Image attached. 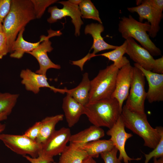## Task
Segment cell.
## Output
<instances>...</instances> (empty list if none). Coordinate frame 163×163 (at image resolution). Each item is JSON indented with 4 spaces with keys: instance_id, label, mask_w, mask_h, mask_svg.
Returning <instances> with one entry per match:
<instances>
[{
    "instance_id": "1",
    "label": "cell",
    "mask_w": 163,
    "mask_h": 163,
    "mask_svg": "<svg viewBox=\"0 0 163 163\" xmlns=\"http://www.w3.org/2000/svg\"><path fill=\"white\" fill-rule=\"evenodd\" d=\"M36 19L30 0H11L9 11L3 22V30L9 53L20 31Z\"/></svg>"
},
{
    "instance_id": "2",
    "label": "cell",
    "mask_w": 163,
    "mask_h": 163,
    "mask_svg": "<svg viewBox=\"0 0 163 163\" xmlns=\"http://www.w3.org/2000/svg\"><path fill=\"white\" fill-rule=\"evenodd\" d=\"M120 117L125 127L143 139L145 146L152 149L156 146L160 140L161 133L163 132L162 127L153 128L149 123L145 113L131 111L125 105L122 107Z\"/></svg>"
},
{
    "instance_id": "3",
    "label": "cell",
    "mask_w": 163,
    "mask_h": 163,
    "mask_svg": "<svg viewBox=\"0 0 163 163\" xmlns=\"http://www.w3.org/2000/svg\"><path fill=\"white\" fill-rule=\"evenodd\" d=\"M121 112L118 101L111 98L89 102L84 106L83 114L93 125L109 129L116 123Z\"/></svg>"
},
{
    "instance_id": "4",
    "label": "cell",
    "mask_w": 163,
    "mask_h": 163,
    "mask_svg": "<svg viewBox=\"0 0 163 163\" xmlns=\"http://www.w3.org/2000/svg\"><path fill=\"white\" fill-rule=\"evenodd\" d=\"M150 29V24L148 22H141L130 15L128 17L121 18L118 24V31L123 38L126 40L131 37L135 39L152 56L161 55V50L152 41L147 33Z\"/></svg>"
},
{
    "instance_id": "5",
    "label": "cell",
    "mask_w": 163,
    "mask_h": 163,
    "mask_svg": "<svg viewBox=\"0 0 163 163\" xmlns=\"http://www.w3.org/2000/svg\"><path fill=\"white\" fill-rule=\"evenodd\" d=\"M119 69L113 63L99 71L91 81L89 102L111 98Z\"/></svg>"
},
{
    "instance_id": "6",
    "label": "cell",
    "mask_w": 163,
    "mask_h": 163,
    "mask_svg": "<svg viewBox=\"0 0 163 163\" xmlns=\"http://www.w3.org/2000/svg\"><path fill=\"white\" fill-rule=\"evenodd\" d=\"M136 6L128 8L129 12H136L139 15L141 22L146 19L150 25L149 35L154 38L157 35L160 27L159 24L162 18L163 0H139Z\"/></svg>"
},
{
    "instance_id": "7",
    "label": "cell",
    "mask_w": 163,
    "mask_h": 163,
    "mask_svg": "<svg viewBox=\"0 0 163 163\" xmlns=\"http://www.w3.org/2000/svg\"><path fill=\"white\" fill-rule=\"evenodd\" d=\"M145 78L141 71L136 67L133 66L130 92L125 105L131 111L145 113V102L147 94L145 89Z\"/></svg>"
},
{
    "instance_id": "8",
    "label": "cell",
    "mask_w": 163,
    "mask_h": 163,
    "mask_svg": "<svg viewBox=\"0 0 163 163\" xmlns=\"http://www.w3.org/2000/svg\"><path fill=\"white\" fill-rule=\"evenodd\" d=\"M0 140L7 148L23 156L28 154L32 158H37L42 149L41 144L24 134L17 135L1 133Z\"/></svg>"
},
{
    "instance_id": "9",
    "label": "cell",
    "mask_w": 163,
    "mask_h": 163,
    "mask_svg": "<svg viewBox=\"0 0 163 163\" xmlns=\"http://www.w3.org/2000/svg\"><path fill=\"white\" fill-rule=\"evenodd\" d=\"M58 3L63 5V8H59L56 6L49 7L48 11L50 16L47 19V22L50 24L53 23L64 17H70L75 27V34L76 36H79L80 28L83 22L81 19L78 5L72 3L69 0L60 1Z\"/></svg>"
},
{
    "instance_id": "10",
    "label": "cell",
    "mask_w": 163,
    "mask_h": 163,
    "mask_svg": "<svg viewBox=\"0 0 163 163\" xmlns=\"http://www.w3.org/2000/svg\"><path fill=\"white\" fill-rule=\"evenodd\" d=\"M47 37L40 45L33 50L27 53L32 55L37 60L39 68L35 72L37 74L46 75V72L49 69L53 68L59 69L60 65L55 64L49 58L47 53L50 52L53 49L51 46V42L49 39L50 37L59 36L62 34L60 31H54L50 29L48 31Z\"/></svg>"
},
{
    "instance_id": "11",
    "label": "cell",
    "mask_w": 163,
    "mask_h": 163,
    "mask_svg": "<svg viewBox=\"0 0 163 163\" xmlns=\"http://www.w3.org/2000/svg\"><path fill=\"white\" fill-rule=\"evenodd\" d=\"M104 30V27L101 23H92L86 25L84 30L85 34H90L93 38V43L90 50L93 49L92 53H88L85 56L76 61L75 64L80 69L83 68L85 63L91 58L94 57L98 52L105 50H114L118 46L110 44L104 41L101 34Z\"/></svg>"
},
{
    "instance_id": "12",
    "label": "cell",
    "mask_w": 163,
    "mask_h": 163,
    "mask_svg": "<svg viewBox=\"0 0 163 163\" xmlns=\"http://www.w3.org/2000/svg\"><path fill=\"white\" fill-rule=\"evenodd\" d=\"M125 126L120 115L113 126L107 131V135L110 136V140L119 152L118 158L123 160L124 163H129L132 160L139 161L141 158H132L127 154L125 149L126 142L133 136V135L127 133L125 130Z\"/></svg>"
},
{
    "instance_id": "13",
    "label": "cell",
    "mask_w": 163,
    "mask_h": 163,
    "mask_svg": "<svg viewBox=\"0 0 163 163\" xmlns=\"http://www.w3.org/2000/svg\"><path fill=\"white\" fill-rule=\"evenodd\" d=\"M71 135L69 128L63 127L55 130L42 144V149L40 154L51 158L61 154L67 146Z\"/></svg>"
},
{
    "instance_id": "14",
    "label": "cell",
    "mask_w": 163,
    "mask_h": 163,
    "mask_svg": "<svg viewBox=\"0 0 163 163\" xmlns=\"http://www.w3.org/2000/svg\"><path fill=\"white\" fill-rule=\"evenodd\" d=\"M133 67L129 63L119 69L117 75L115 88L111 98L115 99L118 101L121 111L123 102L127 99L129 94Z\"/></svg>"
},
{
    "instance_id": "15",
    "label": "cell",
    "mask_w": 163,
    "mask_h": 163,
    "mask_svg": "<svg viewBox=\"0 0 163 163\" xmlns=\"http://www.w3.org/2000/svg\"><path fill=\"white\" fill-rule=\"evenodd\" d=\"M20 77L22 79L21 83L24 86L26 90L35 94H38L40 88L43 87L49 88L55 93H66V88L61 89L51 86L47 81L46 76L37 74L29 69L22 70Z\"/></svg>"
},
{
    "instance_id": "16",
    "label": "cell",
    "mask_w": 163,
    "mask_h": 163,
    "mask_svg": "<svg viewBox=\"0 0 163 163\" xmlns=\"http://www.w3.org/2000/svg\"><path fill=\"white\" fill-rule=\"evenodd\" d=\"M127 41L125 53L130 58L144 69L152 71L155 59L147 50L138 44L134 40L129 37Z\"/></svg>"
},
{
    "instance_id": "17",
    "label": "cell",
    "mask_w": 163,
    "mask_h": 163,
    "mask_svg": "<svg viewBox=\"0 0 163 163\" xmlns=\"http://www.w3.org/2000/svg\"><path fill=\"white\" fill-rule=\"evenodd\" d=\"M134 66L139 69L148 81L149 89L146 92V98L149 103L163 101V74L154 73L146 70L138 64L134 63Z\"/></svg>"
},
{
    "instance_id": "18",
    "label": "cell",
    "mask_w": 163,
    "mask_h": 163,
    "mask_svg": "<svg viewBox=\"0 0 163 163\" xmlns=\"http://www.w3.org/2000/svg\"><path fill=\"white\" fill-rule=\"evenodd\" d=\"M63 98L62 109L69 127H72L78 121L83 114L84 106L78 103L69 94L66 93Z\"/></svg>"
},
{
    "instance_id": "19",
    "label": "cell",
    "mask_w": 163,
    "mask_h": 163,
    "mask_svg": "<svg viewBox=\"0 0 163 163\" xmlns=\"http://www.w3.org/2000/svg\"><path fill=\"white\" fill-rule=\"evenodd\" d=\"M104 135V130L102 128L93 125L76 134L71 135L69 142L80 147L88 142L100 139Z\"/></svg>"
},
{
    "instance_id": "20",
    "label": "cell",
    "mask_w": 163,
    "mask_h": 163,
    "mask_svg": "<svg viewBox=\"0 0 163 163\" xmlns=\"http://www.w3.org/2000/svg\"><path fill=\"white\" fill-rule=\"evenodd\" d=\"M25 28H22L19 32L17 38L13 43L11 49V53L10 56L11 58L20 59L25 53L31 51L37 48L47 37V36L42 35L39 41L31 43L25 40L23 34Z\"/></svg>"
},
{
    "instance_id": "21",
    "label": "cell",
    "mask_w": 163,
    "mask_h": 163,
    "mask_svg": "<svg viewBox=\"0 0 163 163\" xmlns=\"http://www.w3.org/2000/svg\"><path fill=\"white\" fill-rule=\"evenodd\" d=\"M90 82L87 72L83 75L82 81L74 88L68 89L66 88V93L69 94L75 101L84 106L89 102V93Z\"/></svg>"
},
{
    "instance_id": "22",
    "label": "cell",
    "mask_w": 163,
    "mask_h": 163,
    "mask_svg": "<svg viewBox=\"0 0 163 163\" xmlns=\"http://www.w3.org/2000/svg\"><path fill=\"white\" fill-rule=\"evenodd\" d=\"M63 117V114H59L47 117L42 120L39 134L36 142L41 145L44 143L55 131L56 125L62 121Z\"/></svg>"
},
{
    "instance_id": "23",
    "label": "cell",
    "mask_w": 163,
    "mask_h": 163,
    "mask_svg": "<svg viewBox=\"0 0 163 163\" xmlns=\"http://www.w3.org/2000/svg\"><path fill=\"white\" fill-rule=\"evenodd\" d=\"M88 156L80 147L69 143L61 154L58 163H82Z\"/></svg>"
},
{
    "instance_id": "24",
    "label": "cell",
    "mask_w": 163,
    "mask_h": 163,
    "mask_svg": "<svg viewBox=\"0 0 163 163\" xmlns=\"http://www.w3.org/2000/svg\"><path fill=\"white\" fill-rule=\"evenodd\" d=\"M114 146L110 140L98 139L85 144L80 148L88 156L93 158L98 157L101 153L112 149Z\"/></svg>"
},
{
    "instance_id": "25",
    "label": "cell",
    "mask_w": 163,
    "mask_h": 163,
    "mask_svg": "<svg viewBox=\"0 0 163 163\" xmlns=\"http://www.w3.org/2000/svg\"><path fill=\"white\" fill-rule=\"evenodd\" d=\"M127 41L126 40L121 46H118L113 50L104 53L95 55L94 57L102 56L106 57L113 62V64L118 69H120L129 63V61L123 56L125 53L127 46Z\"/></svg>"
},
{
    "instance_id": "26",
    "label": "cell",
    "mask_w": 163,
    "mask_h": 163,
    "mask_svg": "<svg viewBox=\"0 0 163 163\" xmlns=\"http://www.w3.org/2000/svg\"><path fill=\"white\" fill-rule=\"evenodd\" d=\"M81 18L92 19L102 24L100 18L98 11L90 0H82L78 5Z\"/></svg>"
},
{
    "instance_id": "27",
    "label": "cell",
    "mask_w": 163,
    "mask_h": 163,
    "mask_svg": "<svg viewBox=\"0 0 163 163\" xmlns=\"http://www.w3.org/2000/svg\"><path fill=\"white\" fill-rule=\"evenodd\" d=\"M19 96L18 94L0 92V114L6 113L9 115L16 104Z\"/></svg>"
},
{
    "instance_id": "28",
    "label": "cell",
    "mask_w": 163,
    "mask_h": 163,
    "mask_svg": "<svg viewBox=\"0 0 163 163\" xmlns=\"http://www.w3.org/2000/svg\"><path fill=\"white\" fill-rule=\"evenodd\" d=\"M33 6L36 18L40 19L44 14L46 8L57 2V0H30Z\"/></svg>"
},
{
    "instance_id": "29",
    "label": "cell",
    "mask_w": 163,
    "mask_h": 163,
    "mask_svg": "<svg viewBox=\"0 0 163 163\" xmlns=\"http://www.w3.org/2000/svg\"><path fill=\"white\" fill-rule=\"evenodd\" d=\"M144 163H148L152 158H156L163 157V132L161 133L160 140L156 146L148 154H144Z\"/></svg>"
},
{
    "instance_id": "30",
    "label": "cell",
    "mask_w": 163,
    "mask_h": 163,
    "mask_svg": "<svg viewBox=\"0 0 163 163\" xmlns=\"http://www.w3.org/2000/svg\"><path fill=\"white\" fill-rule=\"evenodd\" d=\"M118 150L114 147L112 149L100 154L104 163H122L121 161L117 157Z\"/></svg>"
},
{
    "instance_id": "31",
    "label": "cell",
    "mask_w": 163,
    "mask_h": 163,
    "mask_svg": "<svg viewBox=\"0 0 163 163\" xmlns=\"http://www.w3.org/2000/svg\"><path fill=\"white\" fill-rule=\"evenodd\" d=\"M41 126L40 121L36 122L25 131L24 135L31 140L35 141L38 137Z\"/></svg>"
},
{
    "instance_id": "32",
    "label": "cell",
    "mask_w": 163,
    "mask_h": 163,
    "mask_svg": "<svg viewBox=\"0 0 163 163\" xmlns=\"http://www.w3.org/2000/svg\"><path fill=\"white\" fill-rule=\"evenodd\" d=\"M11 0H0V23H2L9 13Z\"/></svg>"
},
{
    "instance_id": "33",
    "label": "cell",
    "mask_w": 163,
    "mask_h": 163,
    "mask_svg": "<svg viewBox=\"0 0 163 163\" xmlns=\"http://www.w3.org/2000/svg\"><path fill=\"white\" fill-rule=\"evenodd\" d=\"M30 163H49L54 161L53 158L49 157L40 154L38 157L33 158L28 155L23 156Z\"/></svg>"
},
{
    "instance_id": "34",
    "label": "cell",
    "mask_w": 163,
    "mask_h": 163,
    "mask_svg": "<svg viewBox=\"0 0 163 163\" xmlns=\"http://www.w3.org/2000/svg\"><path fill=\"white\" fill-rule=\"evenodd\" d=\"M9 53L6 43V39L3 32L0 33V59Z\"/></svg>"
},
{
    "instance_id": "35",
    "label": "cell",
    "mask_w": 163,
    "mask_h": 163,
    "mask_svg": "<svg viewBox=\"0 0 163 163\" xmlns=\"http://www.w3.org/2000/svg\"><path fill=\"white\" fill-rule=\"evenodd\" d=\"M152 72L158 74H163V57L155 59Z\"/></svg>"
},
{
    "instance_id": "36",
    "label": "cell",
    "mask_w": 163,
    "mask_h": 163,
    "mask_svg": "<svg viewBox=\"0 0 163 163\" xmlns=\"http://www.w3.org/2000/svg\"><path fill=\"white\" fill-rule=\"evenodd\" d=\"M82 163H97L94 158L88 156L82 162Z\"/></svg>"
},
{
    "instance_id": "37",
    "label": "cell",
    "mask_w": 163,
    "mask_h": 163,
    "mask_svg": "<svg viewBox=\"0 0 163 163\" xmlns=\"http://www.w3.org/2000/svg\"><path fill=\"white\" fill-rule=\"evenodd\" d=\"M8 115L6 113L0 114V122L7 119Z\"/></svg>"
},
{
    "instance_id": "38",
    "label": "cell",
    "mask_w": 163,
    "mask_h": 163,
    "mask_svg": "<svg viewBox=\"0 0 163 163\" xmlns=\"http://www.w3.org/2000/svg\"><path fill=\"white\" fill-rule=\"evenodd\" d=\"M154 163H163V157L157 159L156 158H153Z\"/></svg>"
},
{
    "instance_id": "39",
    "label": "cell",
    "mask_w": 163,
    "mask_h": 163,
    "mask_svg": "<svg viewBox=\"0 0 163 163\" xmlns=\"http://www.w3.org/2000/svg\"><path fill=\"white\" fill-rule=\"evenodd\" d=\"M82 0H69V1L72 3L79 5Z\"/></svg>"
},
{
    "instance_id": "40",
    "label": "cell",
    "mask_w": 163,
    "mask_h": 163,
    "mask_svg": "<svg viewBox=\"0 0 163 163\" xmlns=\"http://www.w3.org/2000/svg\"><path fill=\"white\" fill-rule=\"evenodd\" d=\"M5 125L0 123V134L4 131L5 128Z\"/></svg>"
},
{
    "instance_id": "41",
    "label": "cell",
    "mask_w": 163,
    "mask_h": 163,
    "mask_svg": "<svg viewBox=\"0 0 163 163\" xmlns=\"http://www.w3.org/2000/svg\"><path fill=\"white\" fill-rule=\"evenodd\" d=\"M3 32V26L2 23H0V33Z\"/></svg>"
},
{
    "instance_id": "42",
    "label": "cell",
    "mask_w": 163,
    "mask_h": 163,
    "mask_svg": "<svg viewBox=\"0 0 163 163\" xmlns=\"http://www.w3.org/2000/svg\"><path fill=\"white\" fill-rule=\"evenodd\" d=\"M49 163H58L56 162H54V161H53V162H50Z\"/></svg>"
}]
</instances>
